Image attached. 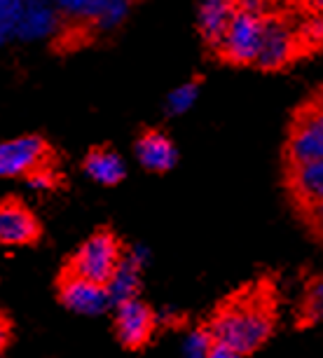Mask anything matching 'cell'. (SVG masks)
<instances>
[{"mask_svg":"<svg viewBox=\"0 0 323 358\" xmlns=\"http://www.w3.org/2000/svg\"><path fill=\"white\" fill-rule=\"evenodd\" d=\"M274 326H277V300L272 286L260 281L227 297L215 309L206 328L213 342L234 349L239 356H248L269 340Z\"/></svg>","mask_w":323,"mask_h":358,"instance_id":"obj_1","label":"cell"},{"mask_svg":"<svg viewBox=\"0 0 323 358\" xmlns=\"http://www.w3.org/2000/svg\"><path fill=\"white\" fill-rule=\"evenodd\" d=\"M323 162V110L305 99L288 122L284 143V166Z\"/></svg>","mask_w":323,"mask_h":358,"instance_id":"obj_2","label":"cell"},{"mask_svg":"<svg viewBox=\"0 0 323 358\" xmlns=\"http://www.w3.org/2000/svg\"><path fill=\"white\" fill-rule=\"evenodd\" d=\"M260 22H262V40H260L258 59L253 64L255 69L267 73L286 71L288 66L305 59L295 26L286 22L284 12H269V15L260 17Z\"/></svg>","mask_w":323,"mask_h":358,"instance_id":"obj_3","label":"cell"},{"mask_svg":"<svg viewBox=\"0 0 323 358\" xmlns=\"http://www.w3.org/2000/svg\"><path fill=\"white\" fill-rule=\"evenodd\" d=\"M124 255V248L120 239L108 229H99L89 239L82 241V246L73 253V258L66 267V272L89 279L94 283H108Z\"/></svg>","mask_w":323,"mask_h":358,"instance_id":"obj_4","label":"cell"},{"mask_svg":"<svg viewBox=\"0 0 323 358\" xmlns=\"http://www.w3.org/2000/svg\"><path fill=\"white\" fill-rule=\"evenodd\" d=\"M262 40V22L260 17L246 10H237L227 26L223 40L215 47V54L223 64L230 66H253L260 52Z\"/></svg>","mask_w":323,"mask_h":358,"instance_id":"obj_5","label":"cell"},{"mask_svg":"<svg viewBox=\"0 0 323 358\" xmlns=\"http://www.w3.org/2000/svg\"><path fill=\"white\" fill-rule=\"evenodd\" d=\"M59 300L69 312L80 316H99L113 307L103 283H94L71 272H64L59 279Z\"/></svg>","mask_w":323,"mask_h":358,"instance_id":"obj_6","label":"cell"},{"mask_svg":"<svg viewBox=\"0 0 323 358\" xmlns=\"http://www.w3.org/2000/svg\"><path fill=\"white\" fill-rule=\"evenodd\" d=\"M47 143L40 136H19L0 143V178H26L47 164Z\"/></svg>","mask_w":323,"mask_h":358,"instance_id":"obj_7","label":"cell"},{"mask_svg":"<svg viewBox=\"0 0 323 358\" xmlns=\"http://www.w3.org/2000/svg\"><path fill=\"white\" fill-rule=\"evenodd\" d=\"M157 326V316L138 297L117 305L115 312V335L122 347L141 349L150 342L152 330Z\"/></svg>","mask_w":323,"mask_h":358,"instance_id":"obj_8","label":"cell"},{"mask_svg":"<svg viewBox=\"0 0 323 358\" xmlns=\"http://www.w3.org/2000/svg\"><path fill=\"white\" fill-rule=\"evenodd\" d=\"M284 187L295 211L319 204L323 201V162L284 166Z\"/></svg>","mask_w":323,"mask_h":358,"instance_id":"obj_9","label":"cell"},{"mask_svg":"<svg viewBox=\"0 0 323 358\" xmlns=\"http://www.w3.org/2000/svg\"><path fill=\"white\" fill-rule=\"evenodd\" d=\"M145 262H148L145 248L136 246V248H131V251H124L120 265L115 267V272H113V276L106 283V290H108V297H110L113 307H117V305H122V302H127V300L138 297L141 269L145 267Z\"/></svg>","mask_w":323,"mask_h":358,"instance_id":"obj_10","label":"cell"},{"mask_svg":"<svg viewBox=\"0 0 323 358\" xmlns=\"http://www.w3.org/2000/svg\"><path fill=\"white\" fill-rule=\"evenodd\" d=\"M40 236V225L22 201H0V244L29 246Z\"/></svg>","mask_w":323,"mask_h":358,"instance_id":"obj_11","label":"cell"},{"mask_svg":"<svg viewBox=\"0 0 323 358\" xmlns=\"http://www.w3.org/2000/svg\"><path fill=\"white\" fill-rule=\"evenodd\" d=\"M59 31V12L50 0H24L22 17H19L17 38L24 43L45 40Z\"/></svg>","mask_w":323,"mask_h":358,"instance_id":"obj_12","label":"cell"},{"mask_svg":"<svg viewBox=\"0 0 323 358\" xmlns=\"http://www.w3.org/2000/svg\"><path fill=\"white\" fill-rule=\"evenodd\" d=\"M136 157L141 162V166L148 169V171L166 173L176 166L178 150L169 136H164L162 131L148 129L136 141Z\"/></svg>","mask_w":323,"mask_h":358,"instance_id":"obj_13","label":"cell"},{"mask_svg":"<svg viewBox=\"0 0 323 358\" xmlns=\"http://www.w3.org/2000/svg\"><path fill=\"white\" fill-rule=\"evenodd\" d=\"M237 0H204L199 10V33L204 43L215 52V47L223 40L232 17L237 15Z\"/></svg>","mask_w":323,"mask_h":358,"instance_id":"obj_14","label":"cell"},{"mask_svg":"<svg viewBox=\"0 0 323 358\" xmlns=\"http://www.w3.org/2000/svg\"><path fill=\"white\" fill-rule=\"evenodd\" d=\"M85 173L89 176L94 183L113 187L124 180L127 164L115 150H110V148H94L85 157Z\"/></svg>","mask_w":323,"mask_h":358,"instance_id":"obj_15","label":"cell"},{"mask_svg":"<svg viewBox=\"0 0 323 358\" xmlns=\"http://www.w3.org/2000/svg\"><path fill=\"white\" fill-rule=\"evenodd\" d=\"M300 326H312V323H323V274L314 276L307 281L305 297H302L300 314H298Z\"/></svg>","mask_w":323,"mask_h":358,"instance_id":"obj_16","label":"cell"},{"mask_svg":"<svg viewBox=\"0 0 323 358\" xmlns=\"http://www.w3.org/2000/svg\"><path fill=\"white\" fill-rule=\"evenodd\" d=\"M22 8H24V0H0V47L17 38Z\"/></svg>","mask_w":323,"mask_h":358,"instance_id":"obj_17","label":"cell"},{"mask_svg":"<svg viewBox=\"0 0 323 358\" xmlns=\"http://www.w3.org/2000/svg\"><path fill=\"white\" fill-rule=\"evenodd\" d=\"M127 10H129V0H99L94 24L99 29H115L124 19Z\"/></svg>","mask_w":323,"mask_h":358,"instance_id":"obj_18","label":"cell"},{"mask_svg":"<svg viewBox=\"0 0 323 358\" xmlns=\"http://www.w3.org/2000/svg\"><path fill=\"white\" fill-rule=\"evenodd\" d=\"M50 3L59 15L80 19V22H94L99 0H50Z\"/></svg>","mask_w":323,"mask_h":358,"instance_id":"obj_19","label":"cell"},{"mask_svg":"<svg viewBox=\"0 0 323 358\" xmlns=\"http://www.w3.org/2000/svg\"><path fill=\"white\" fill-rule=\"evenodd\" d=\"M213 347V337L206 326L194 328L183 344V358H208V351Z\"/></svg>","mask_w":323,"mask_h":358,"instance_id":"obj_20","label":"cell"},{"mask_svg":"<svg viewBox=\"0 0 323 358\" xmlns=\"http://www.w3.org/2000/svg\"><path fill=\"white\" fill-rule=\"evenodd\" d=\"M197 94H199V83H185L183 87H178V90H173L169 94L166 110L171 115H180V113L190 110L192 103L197 101Z\"/></svg>","mask_w":323,"mask_h":358,"instance_id":"obj_21","label":"cell"},{"mask_svg":"<svg viewBox=\"0 0 323 358\" xmlns=\"http://www.w3.org/2000/svg\"><path fill=\"white\" fill-rule=\"evenodd\" d=\"M298 215L302 220V225L307 227V232L314 236L316 241L323 244V201L305 208H298Z\"/></svg>","mask_w":323,"mask_h":358,"instance_id":"obj_22","label":"cell"},{"mask_svg":"<svg viewBox=\"0 0 323 358\" xmlns=\"http://www.w3.org/2000/svg\"><path fill=\"white\" fill-rule=\"evenodd\" d=\"M26 183H29L31 190L47 192V190H52V187L57 185V173H54L52 169L45 164V166H40L33 173L26 176Z\"/></svg>","mask_w":323,"mask_h":358,"instance_id":"obj_23","label":"cell"},{"mask_svg":"<svg viewBox=\"0 0 323 358\" xmlns=\"http://www.w3.org/2000/svg\"><path fill=\"white\" fill-rule=\"evenodd\" d=\"M295 10H300V15L309 17H323V0H293Z\"/></svg>","mask_w":323,"mask_h":358,"instance_id":"obj_24","label":"cell"},{"mask_svg":"<svg viewBox=\"0 0 323 358\" xmlns=\"http://www.w3.org/2000/svg\"><path fill=\"white\" fill-rule=\"evenodd\" d=\"M208 358H241L237 351L230 349V347H225V344H218V342H213V347L211 351H208Z\"/></svg>","mask_w":323,"mask_h":358,"instance_id":"obj_25","label":"cell"},{"mask_svg":"<svg viewBox=\"0 0 323 358\" xmlns=\"http://www.w3.org/2000/svg\"><path fill=\"white\" fill-rule=\"evenodd\" d=\"M307 101H309V103H312L314 108H319V110H323V85L316 87V90L307 96Z\"/></svg>","mask_w":323,"mask_h":358,"instance_id":"obj_26","label":"cell"},{"mask_svg":"<svg viewBox=\"0 0 323 358\" xmlns=\"http://www.w3.org/2000/svg\"><path fill=\"white\" fill-rule=\"evenodd\" d=\"M8 340H10V328H8V321L0 319V351L8 347Z\"/></svg>","mask_w":323,"mask_h":358,"instance_id":"obj_27","label":"cell"}]
</instances>
